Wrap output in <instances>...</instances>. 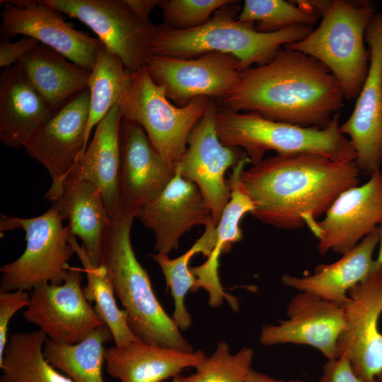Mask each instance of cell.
I'll list each match as a JSON object with an SVG mask.
<instances>
[{
  "label": "cell",
  "instance_id": "obj_2",
  "mask_svg": "<svg viewBox=\"0 0 382 382\" xmlns=\"http://www.w3.org/2000/svg\"><path fill=\"white\" fill-rule=\"evenodd\" d=\"M345 99L338 81L325 66L284 47L269 63L242 71L221 106L273 121L325 128Z\"/></svg>",
  "mask_w": 382,
  "mask_h": 382
},
{
  "label": "cell",
  "instance_id": "obj_26",
  "mask_svg": "<svg viewBox=\"0 0 382 382\" xmlns=\"http://www.w3.org/2000/svg\"><path fill=\"white\" fill-rule=\"evenodd\" d=\"M16 64L52 112L88 88L90 71L41 43Z\"/></svg>",
  "mask_w": 382,
  "mask_h": 382
},
{
  "label": "cell",
  "instance_id": "obj_13",
  "mask_svg": "<svg viewBox=\"0 0 382 382\" xmlns=\"http://www.w3.org/2000/svg\"><path fill=\"white\" fill-rule=\"evenodd\" d=\"M83 272V269L70 266L62 284L44 283L31 290L23 317L48 339L76 344L105 325L84 295Z\"/></svg>",
  "mask_w": 382,
  "mask_h": 382
},
{
  "label": "cell",
  "instance_id": "obj_42",
  "mask_svg": "<svg viewBox=\"0 0 382 382\" xmlns=\"http://www.w3.org/2000/svg\"><path fill=\"white\" fill-rule=\"evenodd\" d=\"M0 382H8V380L2 375L0 379Z\"/></svg>",
  "mask_w": 382,
  "mask_h": 382
},
{
  "label": "cell",
  "instance_id": "obj_8",
  "mask_svg": "<svg viewBox=\"0 0 382 382\" xmlns=\"http://www.w3.org/2000/svg\"><path fill=\"white\" fill-rule=\"evenodd\" d=\"M210 99L199 97L184 107L175 105L144 66L130 72L127 91L119 104L122 120L139 124L163 158L176 165Z\"/></svg>",
  "mask_w": 382,
  "mask_h": 382
},
{
  "label": "cell",
  "instance_id": "obj_25",
  "mask_svg": "<svg viewBox=\"0 0 382 382\" xmlns=\"http://www.w3.org/2000/svg\"><path fill=\"white\" fill-rule=\"evenodd\" d=\"M52 112L17 64L0 74V141L16 150L50 118Z\"/></svg>",
  "mask_w": 382,
  "mask_h": 382
},
{
  "label": "cell",
  "instance_id": "obj_32",
  "mask_svg": "<svg viewBox=\"0 0 382 382\" xmlns=\"http://www.w3.org/2000/svg\"><path fill=\"white\" fill-rule=\"evenodd\" d=\"M319 17L317 13L294 1L245 0L237 18L254 23L257 31L270 33L297 25L313 27Z\"/></svg>",
  "mask_w": 382,
  "mask_h": 382
},
{
  "label": "cell",
  "instance_id": "obj_7",
  "mask_svg": "<svg viewBox=\"0 0 382 382\" xmlns=\"http://www.w3.org/2000/svg\"><path fill=\"white\" fill-rule=\"evenodd\" d=\"M63 221L52 205L34 218L1 215V232L22 228L26 246L18 258L0 268V291H31L41 284L64 282L75 252L69 243L70 228Z\"/></svg>",
  "mask_w": 382,
  "mask_h": 382
},
{
  "label": "cell",
  "instance_id": "obj_28",
  "mask_svg": "<svg viewBox=\"0 0 382 382\" xmlns=\"http://www.w3.org/2000/svg\"><path fill=\"white\" fill-rule=\"evenodd\" d=\"M112 340L110 328L103 325L76 344L47 339L43 354L52 366L74 382H104L102 375L106 349L104 345Z\"/></svg>",
  "mask_w": 382,
  "mask_h": 382
},
{
  "label": "cell",
  "instance_id": "obj_11",
  "mask_svg": "<svg viewBox=\"0 0 382 382\" xmlns=\"http://www.w3.org/2000/svg\"><path fill=\"white\" fill-rule=\"evenodd\" d=\"M342 305L345 325L337 345V357L345 354L364 382H376L382 374V265L376 267L348 291Z\"/></svg>",
  "mask_w": 382,
  "mask_h": 382
},
{
  "label": "cell",
  "instance_id": "obj_16",
  "mask_svg": "<svg viewBox=\"0 0 382 382\" xmlns=\"http://www.w3.org/2000/svg\"><path fill=\"white\" fill-rule=\"evenodd\" d=\"M1 38L16 35L30 37L55 50L79 66L91 71L103 45L97 39L74 29L60 12L42 1H1Z\"/></svg>",
  "mask_w": 382,
  "mask_h": 382
},
{
  "label": "cell",
  "instance_id": "obj_4",
  "mask_svg": "<svg viewBox=\"0 0 382 382\" xmlns=\"http://www.w3.org/2000/svg\"><path fill=\"white\" fill-rule=\"evenodd\" d=\"M236 1H231L214 13L203 25L178 30L162 23L158 25L152 49L154 54L181 59L195 58L209 52L236 57L241 71L271 62L286 44L306 38L313 30L297 25L275 33H261L255 23L236 16Z\"/></svg>",
  "mask_w": 382,
  "mask_h": 382
},
{
  "label": "cell",
  "instance_id": "obj_38",
  "mask_svg": "<svg viewBox=\"0 0 382 382\" xmlns=\"http://www.w3.org/2000/svg\"><path fill=\"white\" fill-rule=\"evenodd\" d=\"M39 43L36 40L25 36L15 42L1 38L0 67L6 69L16 64Z\"/></svg>",
  "mask_w": 382,
  "mask_h": 382
},
{
  "label": "cell",
  "instance_id": "obj_33",
  "mask_svg": "<svg viewBox=\"0 0 382 382\" xmlns=\"http://www.w3.org/2000/svg\"><path fill=\"white\" fill-rule=\"evenodd\" d=\"M204 251L205 242L200 237L190 249L178 257L171 259L169 255L158 253L150 255L160 267L166 286L170 289L175 305L172 318L180 330L189 329L192 323V316L185 306V297L189 291L193 292L196 278L188 264L193 255L197 253L203 255Z\"/></svg>",
  "mask_w": 382,
  "mask_h": 382
},
{
  "label": "cell",
  "instance_id": "obj_35",
  "mask_svg": "<svg viewBox=\"0 0 382 382\" xmlns=\"http://www.w3.org/2000/svg\"><path fill=\"white\" fill-rule=\"evenodd\" d=\"M229 0H161L163 24L178 30H187L205 23L216 10Z\"/></svg>",
  "mask_w": 382,
  "mask_h": 382
},
{
  "label": "cell",
  "instance_id": "obj_14",
  "mask_svg": "<svg viewBox=\"0 0 382 382\" xmlns=\"http://www.w3.org/2000/svg\"><path fill=\"white\" fill-rule=\"evenodd\" d=\"M145 66L178 107L199 97L221 100L236 85L241 72L236 57L215 52L190 59L152 54Z\"/></svg>",
  "mask_w": 382,
  "mask_h": 382
},
{
  "label": "cell",
  "instance_id": "obj_23",
  "mask_svg": "<svg viewBox=\"0 0 382 382\" xmlns=\"http://www.w3.org/2000/svg\"><path fill=\"white\" fill-rule=\"evenodd\" d=\"M206 357L202 349L183 352L138 340L106 348L105 364L108 374L120 382H162L195 368Z\"/></svg>",
  "mask_w": 382,
  "mask_h": 382
},
{
  "label": "cell",
  "instance_id": "obj_41",
  "mask_svg": "<svg viewBox=\"0 0 382 382\" xmlns=\"http://www.w3.org/2000/svg\"><path fill=\"white\" fill-rule=\"evenodd\" d=\"M379 241H378V253L375 259L378 265H382V223L378 226Z\"/></svg>",
  "mask_w": 382,
  "mask_h": 382
},
{
  "label": "cell",
  "instance_id": "obj_27",
  "mask_svg": "<svg viewBox=\"0 0 382 382\" xmlns=\"http://www.w3.org/2000/svg\"><path fill=\"white\" fill-rule=\"evenodd\" d=\"M52 206L68 221L71 234L82 241L91 262L100 266L103 235L110 221L99 189L86 181L65 182L62 197Z\"/></svg>",
  "mask_w": 382,
  "mask_h": 382
},
{
  "label": "cell",
  "instance_id": "obj_18",
  "mask_svg": "<svg viewBox=\"0 0 382 382\" xmlns=\"http://www.w3.org/2000/svg\"><path fill=\"white\" fill-rule=\"evenodd\" d=\"M288 318L277 325H265L259 336L264 346L281 344L308 345L327 359L337 358V345L345 325L342 307L308 292L290 301Z\"/></svg>",
  "mask_w": 382,
  "mask_h": 382
},
{
  "label": "cell",
  "instance_id": "obj_29",
  "mask_svg": "<svg viewBox=\"0 0 382 382\" xmlns=\"http://www.w3.org/2000/svg\"><path fill=\"white\" fill-rule=\"evenodd\" d=\"M47 339L40 330L11 335L0 361L8 382H74L45 358L43 347Z\"/></svg>",
  "mask_w": 382,
  "mask_h": 382
},
{
  "label": "cell",
  "instance_id": "obj_39",
  "mask_svg": "<svg viewBox=\"0 0 382 382\" xmlns=\"http://www.w3.org/2000/svg\"><path fill=\"white\" fill-rule=\"evenodd\" d=\"M133 12L143 21L150 22L149 14L159 6L161 0H125Z\"/></svg>",
  "mask_w": 382,
  "mask_h": 382
},
{
  "label": "cell",
  "instance_id": "obj_36",
  "mask_svg": "<svg viewBox=\"0 0 382 382\" xmlns=\"http://www.w3.org/2000/svg\"><path fill=\"white\" fill-rule=\"evenodd\" d=\"M30 294L26 291H0V361L7 345L8 325L13 316L27 307Z\"/></svg>",
  "mask_w": 382,
  "mask_h": 382
},
{
  "label": "cell",
  "instance_id": "obj_10",
  "mask_svg": "<svg viewBox=\"0 0 382 382\" xmlns=\"http://www.w3.org/2000/svg\"><path fill=\"white\" fill-rule=\"evenodd\" d=\"M218 106L216 100L211 98L189 135L184 155L176 164L177 172L199 190L216 226L231 198L226 172L246 155L241 148L224 146L219 140L215 125Z\"/></svg>",
  "mask_w": 382,
  "mask_h": 382
},
{
  "label": "cell",
  "instance_id": "obj_12",
  "mask_svg": "<svg viewBox=\"0 0 382 382\" xmlns=\"http://www.w3.org/2000/svg\"><path fill=\"white\" fill-rule=\"evenodd\" d=\"M89 101L86 88L54 112L24 145L27 154L42 164L51 178L44 196L47 201L62 197L65 179L85 151Z\"/></svg>",
  "mask_w": 382,
  "mask_h": 382
},
{
  "label": "cell",
  "instance_id": "obj_20",
  "mask_svg": "<svg viewBox=\"0 0 382 382\" xmlns=\"http://www.w3.org/2000/svg\"><path fill=\"white\" fill-rule=\"evenodd\" d=\"M136 218L153 231L156 251L167 255L178 248L185 233L213 221L197 185L177 170L163 190L137 212Z\"/></svg>",
  "mask_w": 382,
  "mask_h": 382
},
{
  "label": "cell",
  "instance_id": "obj_22",
  "mask_svg": "<svg viewBox=\"0 0 382 382\" xmlns=\"http://www.w3.org/2000/svg\"><path fill=\"white\" fill-rule=\"evenodd\" d=\"M249 162L248 157L244 156L233 168L228 179L231 187V198L216 226L217 239L212 252L203 264L190 267L191 272L196 278L193 292L204 289L209 294V305L214 308L221 306L224 300L231 307L238 302L237 298L227 294L221 284L219 275V257L222 253L230 250L232 244L242 240L240 222L245 214H251L255 208L241 180V173Z\"/></svg>",
  "mask_w": 382,
  "mask_h": 382
},
{
  "label": "cell",
  "instance_id": "obj_17",
  "mask_svg": "<svg viewBox=\"0 0 382 382\" xmlns=\"http://www.w3.org/2000/svg\"><path fill=\"white\" fill-rule=\"evenodd\" d=\"M382 223V173L343 192L322 221L308 226L318 240L321 255L332 250L342 255L353 249Z\"/></svg>",
  "mask_w": 382,
  "mask_h": 382
},
{
  "label": "cell",
  "instance_id": "obj_21",
  "mask_svg": "<svg viewBox=\"0 0 382 382\" xmlns=\"http://www.w3.org/2000/svg\"><path fill=\"white\" fill-rule=\"evenodd\" d=\"M122 121L118 103L97 125L93 139L64 182L86 181L96 185L112 222L122 215L119 187Z\"/></svg>",
  "mask_w": 382,
  "mask_h": 382
},
{
  "label": "cell",
  "instance_id": "obj_43",
  "mask_svg": "<svg viewBox=\"0 0 382 382\" xmlns=\"http://www.w3.org/2000/svg\"><path fill=\"white\" fill-rule=\"evenodd\" d=\"M381 380H380V381H379V382H382V374H381Z\"/></svg>",
  "mask_w": 382,
  "mask_h": 382
},
{
  "label": "cell",
  "instance_id": "obj_24",
  "mask_svg": "<svg viewBox=\"0 0 382 382\" xmlns=\"http://www.w3.org/2000/svg\"><path fill=\"white\" fill-rule=\"evenodd\" d=\"M378 241V227L336 262L320 264L309 275L284 274L282 283L299 291L311 293L342 306L349 299V290L376 267L373 255Z\"/></svg>",
  "mask_w": 382,
  "mask_h": 382
},
{
  "label": "cell",
  "instance_id": "obj_40",
  "mask_svg": "<svg viewBox=\"0 0 382 382\" xmlns=\"http://www.w3.org/2000/svg\"><path fill=\"white\" fill-rule=\"evenodd\" d=\"M246 382H306L299 379L280 380L272 378L267 374L251 369Z\"/></svg>",
  "mask_w": 382,
  "mask_h": 382
},
{
  "label": "cell",
  "instance_id": "obj_44",
  "mask_svg": "<svg viewBox=\"0 0 382 382\" xmlns=\"http://www.w3.org/2000/svg\"><path fill=\"white\" fill-rule=\"evenodd\" d=\"M162 382H168L167 381H162Z\"/></svg>",
  "mask_w": 382,
  "mask_h": 382
},
{
  "label": "cell",
  "instance_id": "obj_1",
  "mask_svg": "<svg viewBox=\"0 0 382 382\" xmlns=\"http://www.w3.org/2000/svg\"><path fill=\"white\" fill-rule=\"evenodd\" d=\"M355 161L318 154H276L244 170L241 180L254 203L251 215L279 229L307 227L345 190L359 185Z\"/></svg>",
  "mask_w": 382,
  "mask_h": 382
},
{
  "label": "cell",
  "instance_id": "obj_3",
  "mask_svg": "<svg viewBox=\"0 0 382 382\" xmlns=\"http://www.w3.org/2000/svg\"><path fill=\"white\" fill-rule=\"evenodd\" d=\"M135 212H123L104 232L100 265L110 276L128 325L141 341L183 352H194L172 317L159 303L146 270L138 261L130 233Z\"/></svg>",
  "mask_w": 382,
  "mask_h": 382
},
{
  "label": "cell",
  "instance_id": "obj_45",
  "mask_svg": "<svg viewBox=\"0 0 382 382\" xmlns=\"http://www.w3.org/2000/svg\"><path fill=\"white\" fill-rule=\"evenodd\" d=\"M381 173H382V170H381Z\"/></svg>",
  "mask_w": 382,
  "mask_h": 382
},
{
  "label": "cell",
  "instance_id": "obj_5",
  "mask_svg": "<svg viewBox=\"0 0 382 382\" xmlns=\"http://www.w3.org/2000/svg\"><path fill=\"white\" fill-rule=\"evenodd\" d=\"M217 136L227 146L241 148L253 165L265 153H308L334 161H352L356 153L349 139L340 130V112L325 128L305 127L267 119L254 112H236L221 106L215 117Z\"/></svg>",
  "mask_w": 382,
  "mask_h": 382
},
{
  "label": "cell",
  "instance_id": "obj_30",
  "mask_svg": "<svg viewBox=\"0 0 382 382\" xmlns=\"http://www.w3.org/2000/svg\"><path fill=\"white\" fill-rule=\"evenodd\" d=\"M69 243L73 247L83 266L87 284L83 286L84 295L93 306L98 315L110 328L115 346L122 347L139 339L130 330L125 310L120 309L116 302V295L112 279L104 265L96 266L90 260L82 245L71 235Z\"/></svg>",
  "mask_w": 382,
  "mask_h": 382
},
{
  "label": "cell",
  "instance_id": "obj_6",
  "mask_svg": "<svg viewBox=\"0 0 382 382\" xmlns=\"http://www.w3.org/2000/svg\"><path fill=\"white\" fill-rule=\"evenodd\" d=\"M375 13L369 1H331L316 30L284 47L321 62L338 81L345 99L353 100L369 72L370 53L364 45L365 32Z\"/></svg>",
  "mask_w": 382,
  "mask_h": 382
},
{
  "label": "cell",
  "instance_id": "obj_31",
  "mask_svg": "<svg viewBox=\"0 0 382 382\" xmlns=\"http://www.w3.org/2000/svg\"><path fill=\"white\" fill-rule=\"evenodd\" d=\"M129 81L130 72L125 69L121 59L103 45L88 80L90 101L85 150L92 129L115 105L120 103L127 91Z\"/></svg>",
  "mask_w": 382,
  "mask_h": 382
},
{
  "label": "cell",
  "instance_id": "obj_19",
  "mask_svg": "<svg viewBox=\"0 0 382 382\" xmlns=\"http://www.w3.org/2000/svg\"><path fill=\"white\" fill-rule=\"evenodd\" d=\"M120 200L122 213L135 212L156 198L176 174V165L163 158L137 123L122 120L120 127Z\"/></svg>",
  "mask_w": 382,
  "mask_h": 382
},
{
  "label": "cell",
  "instance_id": "obj_34",
  "mask_svg": "<svg viewBox=\"0 0 382 382\" xmlns=\"http://www.w3.org/2000/svg\"><path fill=\"white\" fill-rule=\"evenodd\" d=\"M253 358L252 348L243 347L232 354L228 343L221 340L214 352L195 368L194 373L179 374L172 382H246Z\"/></svg>",
  "mask_w": 382,
  "mask_h": 382
},
{
  "label": "cell",
  "instance_id": "obj_37",
  "mask_svg": "<svg viewBox=\"0 0 382 382\" xmlns=\"http://www.w3.org/2000/svg\"><path fill=\"white\" fill-rule=\"evenodd\" d=\"M320 382H364L354 372L349 358L342 354L328 359L322 369Z\"/></svg>",
  "mask_w": 382,
  "mask_h": 382
},
{
  "label": "cell",
  "instance_id": "obj_9",
  "mask_svg": "<svg viewBox=\"0 0 382 382\" xmlns=\"http://www.w3.org/2000/svg\"><path fill=\"white\" fill-rule=\"evenodd\" d=\"M48 6L89 27L103 46L135 72L154 54L158 25L140 19L125 0H43Z\"/></svg>",
  "mask_w": 382,
  "mask_h": 382
},
{
  "label": "cell",
  "instance_id": "obj_15",
  "mask_svg": "<svg viewBox=\"0 0 382 382\" xmlns=\"http://www.w3.org/2000/svg\"><path fill=\"white\" fill-rule=\"evenodd\" d=\"M369 72L349 118L340 126L356 153L355 163L369 176L382 168V12L371 17L365 32Z\"/></svg>",
  "mask_w": 382,
  "mask_h": 382
}]
</instances>
